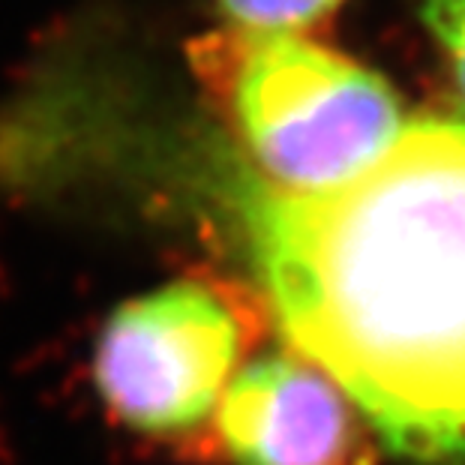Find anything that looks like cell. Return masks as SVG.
<instances>
[{"instance_id": "6da1fadb", "label": "cell", "mask_w": 465, "mask_h": 465, "mask_svg": "<svg viewBox=\"0 0 465 465\" xmlns=\"http://www.w3.org/2000/svg\"><path fill=\"white\" fill-rule=\"evenodd\" d=\"M243 229L285 340L384 448L465 457V121H409L333 190L250 186Z\"/></svg>"}, {"instance_id": "7a4b0ae2", "label": "cell", "mask_w": 465, "mask_h": 465, "mask_svg": "<svg viewBox=\"0 0 465 465\" xmlns=\"http://www.w3.org/2000/svg\"><path fill=\"white\" fill-rule=\"evenodd\" d=\"M225 57L237 135L276 190H333L366 172L405 126L379 73L298 34L241 31Z\"/></svg>"}, {"instance_id": "3957f363", "label": "cell", "mask_w": 465, "mask_h": 465, "mask_svg": "<svg viewBox=\"0 0 465 465\" xmlns=\"http://www.w3.org/2000/svg\"><path fill=\"white\" fill-rule=\"evenodd\" d=\"M243 345V322L225 294L177 280L108 315L96 340L94 381L124 427L183 435L220 409Z\"/></svg>"}, {"instance_id": "277c9868", "label": "cell", "mask_w": 465, "mask_h": 465, "mask_svg": "<svg viewBox=\"0 0 465 465\" xmlns=\"http://www.w3.org/2000/svg\"><path fill=\"white\" fill-rule=\"evenodd\" d=\"M234 465H372L358 405L294 349L246 363L216 409Z\"/></svg>"}, {"instance_id": "5b68a950", "label": "cell", "mask_w": 465, "mask_h": 465, "mask_svg": "<svg viewBox=\"0 0 465 465\" xmlns=\"http://www.w3.org/2000/svg\"><path fill=\"white\" fill-rule=\"evenodd\" d=\"M241 31L298 34L322 22L342 0H220Z\"/></svg>"}, {"instance_id": "8992f818", "label": "cell", "mask_w": 465, "mask_h": 465, "mask_svg": "<svg viewBox=\"0 0 465 465\" xmlns=\"http://www.w3.org/2000/svg\"><path fill=\"white\" fill-rule=\"evenodd\" d=\"M418 13L448 57L453 82L465 100V0H418Z\"/></svg>"}]
</instances>
